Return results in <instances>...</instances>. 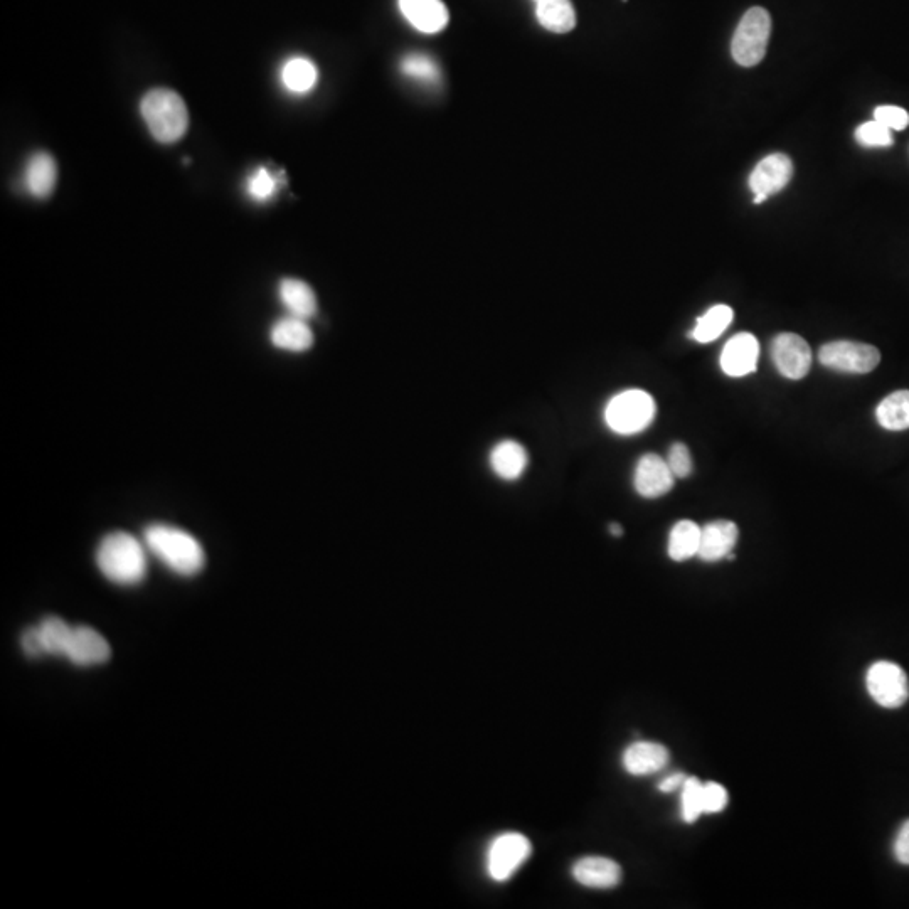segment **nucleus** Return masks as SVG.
Wrapping results in <instances>:
<instances>
[{"mask_svg":"<svg viewBox=\"0 0 909 909\" xmlns=\"http://www.w3.org/2000/svg\"><path fill=\"white\" fill-rule=\"evenodd\" d=\"M536 19L546 31L566 34L576 27L575 6L571 0H536Z\"/></svg>","mask_w":909,"mask_h":909,"instance_id":"obj_22","label":"nucleus"},{"mask_svg":"<svg viewBox=\"0 0 909 909\" xmlns=\"http://www.w3.org/2000/svg\"><path fill=\"white\" fill-rule=\"evenodd\" d=\"M527 462L529 458L526 448L514 440H502L490 450L489 463L492 472L507 482L521 479L526 472Z\"/></svg>","mask_w":909,"mask_h":909,"instance_id":"obj_19","label":"nucleus"},{"mask_svg":"<svg viewBox=\"0 0 909 909\" xmlns=\"http://www.w3.org/2000/svg\"><path fill=\"white\" fill-rule=\"evenodd\" d=\"M702 812V782L696 777H687L681 788V817L687 824H694Z\"/></svg>","mask_w":909,"mask_h":909,"instance_id":"obj_29","label":"nucleus"},{"mask_svg":"<svg viewBox=\"0 0 909 909\" xmlns=\"http://www.w3.org/2000/svg\"><path fill=\"white\" fill-rule=\"evenodd\" d=\"M771 359L780 374L788 379H802L812 366V351L800 335L780 334L771 342Z\"/></svg>","mask_w":909,"mask_h":909,"instance_id":"obj_9","label":"nucleus"},{"mask_svg":"<svg viewBox=\"0 0 909 909\" xmlns=\"http://www.w3.org/2000/svg\"><path fill=\"white\" fill-rule=\"evenodd\" d=\"M856 140L862 147H867V149H879V147H891L893 145L891 130L888 127H884L883 123L876 122V120L862 123L861 127H857Z\"/></svg>","mask_w":909,"mask_h":909,"instance_id":"obj_30","label":"nucleus"},{"mask_svg":"<svg viewBox=\"0 0 909 909\" xmlns=\"http://www.w3.org/2000/svg\"><path fill=\"white\" fill-rule=\"evenodd\" d=\"M866 686L869 696L886 709H898L908 701L909 682L906 672L888 660H879L869 667Z\"/></svg>","mask_w":909,"mask_h":909,"instance_id":"obj_8","label":"nucleus"},{"mask_svg":"<svg viewBox=\"0 0 909 909\" xmlns=\"http://www.w3.org/2000/svg\"><path fill=\"white\" fill-rule=\"evenodd\" d=\"M145 548L179 576H196L206 564V553L196 537L181 527L150 524L144 531Z\"/></svg>","mask_w":909,"mask_h":909,"instance_id":"obj_1","label":"nucleus"},{"mask_svg":"<svg viewBox=\"0 0 909 909\" xmlns=\"http://www.w3.org/2000/svg\"><path fill=\"white\" fill-rule=\"evenodd\" d=\"M669 751L654 741H637L623 751L622 765L633 777H645L665 768Z\"/></svg>","mask_w":909,"mask_h":909,"instance_id":"obj_17","label":"nucleus"},{"mask_svg":"<svg viewBox=\"0 0 909 909\" xmlns=\"http://www.w3.org/2000/svg\"><path fill=\"white\" fill-rule=\"evenodd\" d=\"M140 112L152 137L160 144H174L184 137L189 127L186 103L169 88L150 90L140 103Z\"/></svg>","mask_w":909,"mask_h":909,"instance_id":"obj_3","label":"nucleus"},{"mask_svg":"<svg viewBox=\"0 0 909 909\" xmlns=\"http://www.w3.org/2000/svg\"><path fill=\"white\" fill-rule=\"evenodd\" d=\"M701 543V527L696 522L679 521L676 526L670 529L669 546L667 553L669 558L674 559L677 563L691 559L697 556Z\"/></svg>","mask_w":909,"mask_h":909,"instance_id":"obj_23","label":"nucleus"},{"mask_svg":"<svg viewBox=\"0 0 909 909\" xmlns=\"http://www.w3.org/2000/svg\"><path fill=\"white\" fill-rule=\"evenodd\" d=\"M112 655L107 638L96 632L95 628L78 625L71 627L70 637L66 642L63 657L70 659L73 664L88 667V665L105 664Z\"/></svg>","mask_w":909,"mask_h":909,"instance_id":"obj_10","label":"nucleus"},{"mask_svg":"<svg viewBox=\"0 0 909 909\" xmlns=\"http://www.w3.org/2000/svg\"><path fill=\"white\" fill-rule=\"evenodd\" d=\"M401 73L423 85H436L440 81L438 64L426 54H408L401 61Z\"/></svg>","mask_w":909,"mask_h":909,"instance_id":"obj_28","label":"nucleus"},{"mask_svg":"<svg viewBox=\"0 0 909 909\" xmlns=\"http://www.w3.org/2000/svg\"><path fill=\"white\" fill-rule=\"evenodd\" d=\"M275 191H277V179L265 167H260L248 181V192L256 201L270 199Z\"/></svg>","mask_w":909,"mask_h":909,"instance_id":"obj_31","label":"nucleus"},{"mask_svg":"<svg viewBox=\"0 0 909 909\" xmlns=\"http://www.w3.org/2000/svg\"><path fill=\"white\" fill-rule=\"evenodd\" d=\"M733 320V310L728 305H714L713 309L707 310L701 319L697 320V325L691 332L694 341L707 344L721 337L724 330L728 329Z\"/></svg>","mask_w":909,"mask_h":909,"instance_id":"obj_27","label":"nucleus"},{"mask_svg":"<svg viewBox=\"0 0 909 909\" xmlns=\"http://www.w3.org/2000/svg\"><path fill=\"white\" fill-rule=\"evenodd\" d=\"M655 413L657 406L649 393L642 389H628L608 401L605 421L608 428L617 435H637L649 428Z\"/></svg>","mask_w":909,"mask_h":909,"instance_id":"obj_4","label":"nucleus"},{"mask_svg":"<svg viewBox=\"0 0 909 909\" xmlns=\"http://www.w3.org/2000/svg\"><path fill=\"white\" fill-rule=\"evenodd\" d=\"M270 341L280 351L305 352L314 346V334L307 320L288 315L277 320L270 330Z\"/></svg>","mask_w":909,"mask_h":909,"instance_id":"obj_18","label":"nucleus"},{"mask_svg":"<svg viewBox=\"0 0 909 909\" xmlns=\"http://www.w3.org/2000/svg\"><path fill=\"white\" fill-rule=\"evenodd\" d=\"M534 2H536V0H534Z\"/></svg>","mask_w":909,"mask_h":909,"instance_id":"obj_38","label":"nucleus"},{"mask_svg":"<svg viewBox=\"0 0 909 909\" xmlns=\"http://www.w3.org/2000/svg\"><path fill=\"white\" fill-rule=\"evenodd\" d=\"M793 164L790 157L785 154H771L756 165L751 172L750 189L753 194L770 197L777 194L792 181Z\"/></svg>","mask_w":909,"mask_h":909,"instance_id":"obj_12","label":"nucleus"},{"mask_svg":"<svg viewBox=\"0 0 909 909\" xmlns=\"http://www.w3.org/2000/svg\"><path fill=\"white\" fill-rule=\"evenodd\" d=\"M874 120L883 123L889 130H904L909 125V113L901 107L883 105L874 110Z\"/></svg>","mask_w":909,"mask_h":909,"instance_id":"obj_34","label":"nucleus"},{"mask_svg":"<svg viewBox=\"0 0 909 909\" xmlns=\"http://www.w3.org/2000/svg\"><path fill=\"white\" fill-rule=\"evenodd\" d=\"M576 883L591 889H612L622 881V867L608 857H581L571 869Z\"/></svg>","mask_w":909,"mask_h":909,"instance_id":"obj_14","label":"nucleus"},{"mask_svg":"<svg viewBox=\"0 0 909 909\" xmlns=\"http://www.w3.org/2000/svg\"><path fill=\"white\" fill-rule=\"evenodd\" d=\"M686 778L687 775H684V773H672L669 777H665L657 788H659L662 793L676 792V790H681L682 785L686 782Z\"/></svg>","mask_w":909,"mask_h":909,"instance_id":"obj_36","label":"nucleus"},{"mask_svg":"<svg viewBox=\"0 0 909 909\" xmlns=\"http://www.w3.org/2000/svg\"><path fill=\"white\" fill-rule=\"evenodd\" d=\"M819 361L840 373L867 374L879 366L881 352L864 342L835 341L820 347Z\"/></svg>","mask_w":909,"mask_h":909,"instance_id":"obj_7","label":"nucleus"},{"mask_svg":"<svg viewBox=\"0 0 909 909\" xmlns=\"http://www.w3.org/2000/svg\"><path fill=\"white\" fill-rule=\"evenodd\" d=\"M760 356V344L756 337L748 332H741L729 339L721 354V367L731 378H743L755 373L756 362Z\"/></svg>","mask_w":909,"mask_h":909,"instance_id":"obj_13","label":"nucleus"},{"mask_svg":"<svg viewBox=\"0 0 909 909\" xmlns=\"http://www.w3.org/2000/svg\"><path fill=\"white\" fill-rule=\"evenodd\" d=\"M876 418L884 430L903 431L909 428V391H896L884 398L876 410Z\"/></svg>","mask_w":909,"mask_h":909,"instance_id":"obj_24","label":"nucleus"},{"mask_svg":"<svg viewBox=\"0 0 909 909\" xmlns=\"http://www.w3.org/2000/svg\"><path fill=\"white\" fill-rule=\"evenodd\" d=\"M893 851L899 864L909 866V820L899 827L898 835L894 839Z\"/></svg>","mask_w":909,"mask_h":909,"instance_id":"obj_35","label":"nucleus"},{"mask_svg":"<svg viewBox=\"0 0 909 909\" xmlns=\"http://www.w3.org/2000/svg\"><path fill=\"white\" fill-rule=\"evenodd\" d=\"M610 534L615 537H620L623 534V529L620 524H610Z\"/></svg>","mask_w":909,"mask_h":909,"instance_id":"obj_37","label":"nucleus"},{"mask_svg":"<svg viewBox=\"0 0 909 909\" xmlns=\"http://www.w3.org/2000/svg\"><path fill=\"white\" fill-rule=\"evenodd\" d=\"M404 19L423 34H436L448 24V11L442 0H398Z\"/></svg>","mask_w":909,"mask_h":909,"instance_id":"obj_16","label":"nucleus"},{"mask_svg":"<svg viewBox=\"0 0 909 909\" xmlns=\"http://www.w3.org/2000/svg\"><path fill=\"white\" fill-rule=\"evenodd\" d=\"M667 463H669L672 474L676 479H686L692 474V457L689 448L684 443H674L667 453Z\"/></svg>","mask_w":909,"mask_h":909,"instance_id":"obj_33","label":"nucleus"},{"mask_svg":"<svg viewBox=\"0 0 909 909\" xmlns=\"http://www.w3.org/2000/svg\"><path fill=\"white\" fill-rule=\"evenodd\" d=\"M56 179H58V167L51 155L46 152H38L27 160L24 186L31 196L39 197V199L48 197L56 186Z\"/></svg>","mask_w":909,"mask_h":909,"instance_id":"obj_20","label":"nucleus"},{"mask_svg":"<svg viewBox=\"0 0 909 909\" xmlns=\"http://www.w3.org/2000/svg\"><path fill=\"white\" fill-rule=\"evenodd\" d=\"M728 792L716 782L702 783V812L719 814L728 805Z\"/></svg>","mask_w":909,"mask_h":909,"instance_id":"obj_32","label":"nucleus"},{"mask_svg":"<svg viewBox=\"0 0 909 909\" xmlns=\"http://www.w3.org/2000/svg\"><path fill=\"white\" fill-rule=\"evenodd\" d=\"M738 527L731 521L707 522L701 527V543L697 556L706 563H716L719 559L728 558L738 543Z\"/></svg>","mask_w":909,"mask_h":909,"instance_id":"obj_15","label":"nucleus"},{"mask_svg":"<svg viewBox=\"0 0 909 909\" xmlns=\"http://www.w3.org/2000/svg\"><path fill=\"white\" fill-rule=\"evenodd\" d=\"M96 566L115 585H139L147 575L145 546L128 532H110L96 549Z\"/></svg>","mask_w":909,"mask_h":909,"instance_id":"obj_2","label":"nucleus"},{"mask_svg":"<svg viewBox=\"0 0 909 909\" xmlns=\"http://www.w3.org/2000/svg\"><path fill=\"white\" fill-rule=\"evenodd\" d=\"M278 297L290 315L309 320L317 314V297L309 283L297 278H285L278 287Z\"/></svg>","mask_w":909,"mask_h":909,"instance_id":"obj_21","label":"nucleus"},{"mask_svg":"<svg viewBox=\"0 0 909 909\" xmlns=\"http://www.w3.org/2000/svg\"><path fill=\"white\" fill-rule=\"evenodd\" d=\"M282 81L285 88L292 93H309L317 81H319V71L310 59L292 58L283 64Z\"/></svg>","mask_w":909,"mask_h":909,"instance_id":"obj_25","label":"nucleus"},{"mask_svg":"<svg viewBox=\"0 0 909 909\" xmlns=\"http://www.w3.org/2000/svg\"><path fill=\"white\" fill-rule=\"evenodd\" d=\"M531 840L517 832L500 834L487 851V872L495 883H505L531 856Z\"/></svg>","mask_w":909,"mask_h":909,"instance_id":"obj_6","label":"nucleus"},{"mask_svg":"<svg viewBox=\"0 0 909 909\" xmlns=\"http://www.w3.org/2000/svg\"><path fill=\"white\" fill-rule=\"evenodd\" d=\"M771 34V17L763 7H751L734 31L731 54L739 66L751 68L765 58Z\"/></svg>","mask_w":909,"mask_h":909,"instance_id":"obj_5","label":"nucleus"},{"mask_svg":"<svg viewBox=\"0 0 909 909\" xmlns=\"http://www.w3.org/2000/svg\"><path fill=\"white\" fill-rule=\"evenodd\" d=\"M676 475L672 474L669 463L665 458L655 453H645L640 457L633 474V485L640 497L657 499L667 494L674 487Z\"/></svg>","mask_w":909,"mask_h":909,"instance_id":"obj_11","label":"nucleus"},{"mask_svg":"<svg viewBox=\"0 0 909 909\" xmlns=\"http://www.w3.org/2000/svg\"><path fill=\"white\" fill-rule=\"evenodd\" d=\"M38 637L39 649L43 655H64L66 642L70 637L71 625L63 618L46 617L38 627H34Z\"/></svg>","mask_w":909,"mask_h":909,"instance_id":"obj_26","label":"nucleus"}]
</instances>
